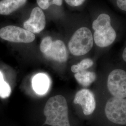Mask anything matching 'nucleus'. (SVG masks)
Returning a JSON list of instances; mask_svg holds the SVG:
<instances>
[{
	"instance_id": "nucleus-10",
	"label": "nucleus",
	"mask_w": 126,
	"mask_h": 126,
	"mask_svg": "<svg viewBox=\"0 0 126 126\" xmlns=\"http://www.w3.org/2000/svg\"><path fill=\"white\" fill-rule=\"evenodd\" d=\"M50 80L46 74L39 73L33 77L32 86L34 91L37 94L44 95L49 90Z\"/></svg>"
},
{
	"instance_id": "nucleus-13",
	"label": "nucleus",
	"mask_w": 126,
	"mask_h": 126,
	"mask_svg": "<svg viewBox=\"0 0 126 126\" xmlns=\"http://www.w3.org/2000/svg\"><path fill=\"white\" fill-rule=\"evenodd\" d=\"M94 64V62L93 59L85 58L82 59L79 63L72 65L71 67V71L74 73L86 71L90 68L92 67Z\"/></svg>"
},
{
	"instance_id": "nucleus-2",
	"label": "nucleus",
	"mask_w": 126,
	"mask_h": 126,
	"mask_svg": "<svg viewBox=\"0 0 126 126\" xmlns=\"http://www.w3.org/2000/svg\"><path fill=\"white\" fill-rule=\"evenodd\" d=\"M44 114L46 117L44 125L71 126L67 102L62 95H58L48 100L44 108Z\"/></svg>"
},
{
	"instance_id": "nucleus-5",
	"label": "nucleus",
	"mask_w": 126,
	"mask_h": 126,
	"mask_svg": "<svg viewBox=\"0 0 126 126\" xmlns=\"http://www.w3.org/2000/svg\"><path fill=\"white\" fill-rule=\"evenodd\" d=\"M108 96L102 104L105 116L113 124L126 125V98Z\"/></svg>"
},
{
	"instance_id": "nucleus-15",
	"label": "nucleus",
	"mask_w": 126,
	"mask_h": 126,
	"mask_svg": "<svg viewBox=\"0 0 126 126\" xmlns=\"http://www.w3.org/2000/svg\"><path fill=\"white\" fill-rule=\"evenodd\" d=\"M39 8L43 10L48 9L51 5L61 6L63 4V0H36Z\"/></svg>"
},
{
	"instance_id": "nucleus-1",
	"label": "nucleus",
	"mask_w": 126,
	"mask_h": 126,
	"mask_svg": "<svg viewBox=\"0 0 126 126\" xmlns=\"http://www.w3.org/2000/svg\"><path fill=\"white\" fill-rule=\"evenodd\" d=\"M90 22L95 49L100 57L119 39L124 25L115 14L100 6L92 12Z\"/></svg>"
},
{
	"instance_id": "nucleus-7",
	"label": "nucleus",
	"mask_w": 126,
	"mask_h": 126,
	"mask_svg": "<svg viewBox=\"0 0 126 126\" xmlns=\"http://www.w3.org/2000/svg\"><path fill=\"white\" fill-rule=\"evenodd\" d=\"M0 37L10 42L30 43L35 39V35L24 28L9 25L0 29Z\"/></svg>"
},
{
	"instance_id": "nucleus-3",
	"label": "nucleus",
	"mask_w": 126,
	"mask_h": 126,
	"mask_svg": "<svg viewBox=\"0 0 126 126\" xmlns=\"http://www.w3.org/2000/svg\"><path fill=\"white\" fill-rule=\"evenodd\" d=\"M68 48L75 57L84 56L92 50L94 46L91 23L77 28L68 41Z\"/></svg>"
},
{
	"instance_id": "nucleus-6",
	"label": "nucleus",
	"mask_w": 126,
	"mask_h": 126,
	"mask_svg": "<svg viewBox=\"0 0 126 126\" xmlns=\"http://www.w3.org/2000/svg\"><path fill=\"white\" fill-rule=\"evenodd\" d=\"M41 51L46 57L60 63L67 61L68 52L66 46L63 41L52 40L51 37H44L40 45Z\"/></svg>"
},
{
	"instance_id": "nucleus-17",
	"label": "nucleus",
	"mask_w": 126,
	"mask_h": 126,
	"mask_svg": "<svg viewBox=\"0 0 126 126\" xmlns=\"http://www.w3.org/2000/svg\"><path fill=\"white\" fill-rule=\"evenodd\" d=\"M69 6L73 8L80 7L84 4L86 0H64Z\"/></svg>"
},
{
	"instance_id": "nucleus-16",
	"label": "nucleus",
	"mask_w": 126,
	"mask_h": 126,
	"mask_svg": "<svg viewBox=\"0 0 126 126\" xmlns=\"http://www.w3.org/2000/svg\"><path fill=\"white\" fill-rule=\"evenodd\" d=\"M116 9L126 14V0H108Z\"/></svg>"
},
{
	"instance_id": "nucleus-18",
	"label": "nucleus",
	"mask_w": 126,
	"mask_h": 126,
	"mask_svg": "<svg viewBox=\"0 0 126 126\" xmlns=\"http://www.w3.org/2000/svg\"><path fill=\"white\" fill-rule=\"evenodd\" d=\"M120 56L121 59V63L123 65H126V41L124 45L122 48Z\"/></svg>"
},
{
	"instance_id": "nucleus-4",
	"label": "nucleus",
	"mask_w": 126,
	"mask_h": 126,
	"mask_svg": "<svg viewBox=\"0 0 126 126\" xmlns=\"http://www.w3.org/2000/svg\"><path fill=\"white\" fill-rule=\"evenodd\" d=\"M121 64L111 68L107 73L105 88L108 96L126 98V68L122 67L123 64Z\"/></svg>"
},
{
	"instance_id": "nucleus-8",
	"label": "nucleus",
	"mask_w": 126,
	"mask_h": 126,
	"mask_svg": "<svg viewBox=\"0 0 126 126\" xmlns=\"http://www.w3.org/2000/svg\"><path fill=\"white\" fill-rule=\"evenodd\" d=\"M73 103L81 106L83 113L89 116L94 112L97 108V101L94 93L88 89L79 90L75 95Z\"/></svg>"
},
{
	"instance_id": "nucleus-9",
	"label": "nucleus",
	"mask_w": 126,
	"mask_h": 126,
	"mask_svg": "<svg viewBox=\"0 0 126 126\" xmlns=\"http://www.w3.org/2000/svg\"><path fill=\"white\" fill-rule=\"evenodd\" d=\"M46 25V17L43 10L39 7L32 9L29 19L23 23L24 29L33 33H39Z\"/></svg>"
},
{
	"instance_id": "nucleus-12",
	"label": "nucleus",
	"mask_w": 126,
	"mask_h": 126,
	"mask_svg": "<svg viewBox=\"0 0 126 126\" xmlns=\"http://www.w3.org/2000/svg\"><path fill=\"white\" fill-rule=\"evenodd\" d=\"M74 77L81 86L88 87L96 80L97 76L94 72L86 70L75 73Z\"/></svg>"
},
{
	"instance_id": "nucleus-14",
	"label": "nucleus",
	"mask_w": 126,
	"mask_h": 126,
	"mask_svg": "<svg viewBox=\"0 0 126 126\" xmlns=\"http://www.w3.org/2000/svg\"><path fill=\"white\" fill-rule=\"evenodd\" d=\"M11 92L9 85L5 81L2 73L0 71V97L2 98L9 97Z\"/></svg>"
},
{
	"instance_id": "nucleus-11",
	"label": "nucleus",
	"mask_w": 126,
	"mask_h": 126,
	"mask_svg": "<svg viewBox=\"0 0 126 126\" xmlns=\"http://www.w3.org/2000/svg\"><path fill=\"white\" fill-rule=\"evenodd\" d=\"M27 0H2L0 1V14L9 15L25 4Z\"/></svg>"
}]
</instances>
